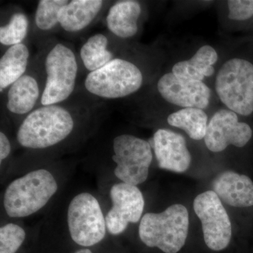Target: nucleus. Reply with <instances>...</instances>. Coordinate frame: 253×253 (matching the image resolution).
Wrapping results in <instances>:
<instances>
[{
  "label": "nucleus",
  "mask_w": 253,
  "mask_h": 253,
  "mask_svg": "<svg viewBox=\"0 0 253 253\" xmlns=\"http://www.w3.org/2000/svg\"><path fill=\"white\" fill-rule=\"evenodd\" d=\"M156 88L166 102L181 109H206L212 95L211 89L204 82L183 81L172 72L163 74L158 80Z\"/></svg>",
  "instance_id": "13"
},
{
  "label": "nucleus",
  "mask_w": 253,
  "mask_h": 253,
  "mask_svg": "<svg viewBox=\"0 0 253 253\" xmlns=\"http://www.w3.org/2000/svg\"><path fill=\"white\" fill-rule=\"evenodd\" d=\"M194 210L202 224L205 243L210 249H225L232 236L229 214L217 195L206 191L198 195L194 201Z\"/></svg>",
  "instance_id": "9"
},
{
  "label": "nucleus",
  "mask_w": 253,
  "mask_h": 253,
  "mask_svg": "<svg viewBox=\"0 0 253 253\" xmlns=\"http://www.w3.org/2000/svg\"><path fill=\"white\" fill-rule=\"evenodd\" d=\"M253 136L251 125L240 121L237 113L225 108L218 110L210 120L204 141L210 151L219 153L229 146L244 148Z\"/></svg>",
  "instance_id": "11"
},
{
  "label": "nucleus",
  "mask_w": 253,
  "mask_h": 253,
  "mask_svg": "<svg viewBox=\"0 0 253 253\" xmlns=\"http://www.w3.org/2000/svg\"><path fill=\"white\" fill-rule=\"evenodd\" d=\"M187 209L174 204L160 213H146L141 218L139 236L143 244L165 253H177L184 247L189 233Z\"/></svg>",
  "instance_id": "4"
},
{
  "label": "nucleus",
  "mask_w": 253,
  "mask_h": 253,
  "mask_svg": "<svg viewBox=\"0 0 253 253\" xmlns=\"http://www.w3.org/2000/svg\"><path fill=\"white\" fill-rule=\"evenodd\" d=\"M30 21L27 15L21 11H15L9 21L0 26V43L9 46L21 44L28 36Z\"/></svg>",
  "instance_id": "22"
},
{
  "label": "nucleus",
  "mask_w": 253,
  "mask_h": 253,
  "mask_svg": "<svg viewBox=\"0 0 253 253\" xmlns=\"http://www.w3.org/2000/svg\"><path fill=\"white\" fill-rule=\"evenodd\" d=\"M74 253H92V252H91V250L88 249H82L78 250V251Z\"/></svg>",
  "instance_id": "27"
},
{
  "label": "nucleus",
  "mask_w": 253,
  "mask_h": 253,
  "mask_svg": "<svg viewBox=\"0 0 253 253\" xmlns=\"http://www.w3.org/2000/svg\"><path fill=\"white\" fill-rule=\"evenodd\" d=\"M57 181L46 169L31 171L7 186L3 197L5 212L10 217H27L41 211L58 191Z\"/></svg>",
  "instance_id": "3"
},
{
  "label": "nucleus",
  "mask_w": 253,
  "mask_h": 253,
  "mask_svg": "<svg viewBox=\"0 0 253 253\" xmlns=\"http://www.w3.org/2000/svg\"><path fill=\"white\" fill-rule=\"evenodd\" d=\"M112 207L106 214L107 230L117 236L126 230L130 223H137L142 218L144 196L136 186L120 182L110 190Z\"/></svg>",
  "instance_id": "12"
},
{
  "label": "nucleus",
  "mask_w": 253,
  "mask_h": 253,
  "mask_svg": "<svg viewBox=\"0 0 253 253\" xmlns=\"http://www.w3.org/2000/svg\"><path fill=\"white\" fill-rule=\"evenodd\" d=\"M153 147L161 169L177 173L189 169L191 156L181 134L166 128L158 129L153 137Z\"/></svg>",
  "instance_id": "14"
},
{
  "label": "nucleus",
  "mask_w": 253,
  "mask_h": 253,
  "mask_svg": "<svg viewBox=\"0 0 253 253\" xmlns=\"http://www.w3.org/2000/svg\"><path fill=\"white\" fill-rule=\"evenodd\" d=\"M144 83V73L137 64L125 58L116 57L104 67L88 73L84 86L95 97L118 99L137 92Z\"/></svg>",
  "instance_id": "6"
},
{
  "label": "nucleus",
  "mask_w": 253,
  "mask_h": 253,
  "mask_svg": "<svg viewBox=\"0 0 253 253\" xmlns=\"http://www.w3.org/2000/svg\"><path fill=\"white\" fill-rule=\"evenodd\" d=\"M214 89L226 109L242 117H253V37L242 42L221 65Z\"/></svg>",
  "instance_id": "2"
},
{
  "label": "nucleus",
  "mask_w": 253,
  "mask_h": 253,
  "mask_svg": "<svg viewBox=\"0 0 253 253\" xmlns=\"http://www.w3.org/2000/svg\"><path fill=\"white\" fill-rule=\"evenodd\" d=\"M80 109L62 104L40 106L23 118L16 139L25 149H51L62 144L77 129Z\"/></svg>",
  "instance_id": "1"
},
{
  "label": "nucleus",
  "mask_w": 253,
  "mask_h": 253,
  "mask_svg": "<svg viewBox=\"0 0 253 253\" xmlns=\"http://www.w3.org/2000/svg\"><path fill=\"white\" fill-rule=\"evenodd\" d=\"M68 0H41L35 13V26L43 33L53 31L60 26L59 12Z\"/></svg>",
  "instance_id": "23"
},
{
  "label": "nucleus",
  "mask_w": 253,
  "mask_h": 253,
  "mask_svg": "<svg viewBox=\"0 0 253 253\" xmlns=\"http://www.w3.org/2000/svg\"><path fill=\"white\" fill-rule=\"evenodd\" d=\"M103 0H71L59 12L60 27L69 33L84 31L92 24L104 9Z\"/></svg>",
  "instance_id": "17"
},
{
  "label": "nucleus",
  "mask_w": 253,
  "mask_h": 253,
  "mask_svg": "<svg viewBox=\"0 0 253 253\" xmlns=\"http://www.w3.org/2000/svg\"><path fill=\"white\" fill-rule=\"evenodd\" d=\"M114 174L121 182L137 186L147 179L153 161L152 148L147 141L129 134L113 139Z\"/></svg>",
  "instance_id": "8"
},
{
  "label": "nucleus",
  "mask_w": 253,
  "mask_h": 253,
  "mask_svg": "<svg viewBox=\"0 0 253 253\" xmlns=\"http://www.w3.org/2000/svg\"><path fill=\"white\" fill-rule=\"evenodd\" d=\"M212 190L223 202L235 208L253 206V181L249 176L225 171L212 181Z\"/></svg>",
  "instance_id": "15"
},
{
  "label": "nucleus",
  "mask_w": 253,
  "mask_h": 253,
  "mask_svg": "<svg viewBox=\"0 0 253 253\" xmlns=\"http://www.w3.org/2000/svg\"><path fill=\"white\" fill-rule=\"evenodd\" d=\"M218 54L212 46H201L190 59L176 62L172 68L175 77L183 81L203 82L214 75Z\"/></svg>",
  "instance_id": "18"
},
{
  "label": "nucleus",
  "mask_w": 253,
  "mask_h": 253,
  "mask_svg": "<svg viewBox=\"0 0 253 253\" xmlns=\"http://www.w3.org/2000/svg\"><path fill=\"white\" fill-rule=\"evenodd\" d=\"M26 233L21 226L8 223L0 228V253H16L22 246Z\"/></svg>",
  "instance_id": "24"
},
{
  "label": "nucleus",
  "mask_w": 253,
  "mask_h": 253,
  "mask_svg": "<svg viewBox=\"0 0 253 253\" xmlns=\"http://www.w3.org/2000/svg\"><path fill=\"white\" fill-rule=\"evenodd\" d=\"M11 151V143L4 131L0 132V161L1 163L9 157Z\"/></svg>",
  "instance_id": "26"
},
{
  "label": "nucleus",
  "mask_w": 253,
  "mask_h": 253,
  "mask_svg": "<svg viewBox=\"0 0 253 253\" xmlns=\"http://www.w3.org/2000/svg\"><path fill=\"white\" fill-rule=\"evenodd\" d=\"M251 28H253V23L252 26H251Z\"/></svg>",
  "instance_id": "28"
},
{
  "label": "nucleus",
  "mask_w": 253,
  "mask_h": 253,
  "mask_svg": "<svg viewBox=\"0 0 253 253\" xmlns=\"http://www.w3.org/2000/svg\"><path fill=\"white\" fill-rule=\"evenodd\" d=\"M67 221L71 239L83 247L99 244L106 236V218L99 201L89 193H81L71 200Z\"/></svg>",
  "instance_id": "7"
},
{
  "label": "nucleus",
  "mask_w": 253,
  "mask_h": 253,
  "mask_svg": "<svg viewBox=\"0 0 253 253\" xmlns=\"http://www.w3.org/2000/svg\"><path fill=\"white\" fill-rule=\"evenodd\" d=\"M31 52L26 43L9 46L0 59V91L1 94L27 72Z\"/></svg>",
  "instance_id": "19"
},
{
  "label": "nucleus",
  "mask_w": 253,
  "mask_h": 253,
  "mask_svg": "<svg viewBox=\"0 0 253 253\" xmlns=\"http://www.w3.org/2000/svg\"><path fill=\"white\" fill-rule=\"evenodd\" d=\"M42 53L46 78L40 106L62 104L76 89L79 71L77 56L62 42L52 43Z\"/></svg>",
  "instance_id": "5"
},
{
  "label": "nucleus",
  "mask_w": 253,
  "mask_h": 253,
  "mask_svg": "<svg viewBox=\"0 0 253 253\" xmlns=\"http://www.w3.org/2000/svg\"><path fill=\"white\" fill-rule=\"evenodd\" d=\"M42 54V59L33 60L27 72L7 89L6 108L12 116L26 118L41 104L46 78Z\"/></svg>",
  "instance_id": "10"
},
{
  "label": "nucleus",
  "mask_w": 253,
  "mask_h": 253,
  "mask_svg": "<svg viewBox=\"0 0 253 253\" xmlns=\"http://www.w3.org/2000/svg\"><path fill=\"white\" fill-rule=\"evenodd\" d=\"M142 7L139 1L121 0L111 5L106 17V25L112 36L122 40L131 39L139 32Z\"/></svg>",
  "instance_id": "16"
},
{
  "label": "nucleus",
  "mask_w": 253,
  "mask_h": 253,
  "mask_svg": "<svg viewBox=\"0 0 253 253\" xmlns=\"http://www.w3.org/2000/svg\"><path fill=\"white\" fill-rule=\"evenodd\" d=\"M80 57L83 66L91 73L104 67L116 58V55L111 49L109 36L99 33L89 37L82 45Z\"/></svg>",
  "instance_id": "20"
},
{
  "label": "nucleus",
  "mask_w": 253,
  "mask_h": 253,
  "mask_svg": "<svg viewBox=\"0 0 253 253\" xmlns=\"http://www.w3.org/2000/svg\"><path fill=\"white\" fill-rule=\"evenodd\" d=\"M169 126L182 129L194 140L204 139L208 126V116L204 110L198 108H184L168 116Z\"/></svg>",
  "instance_id": "21"
},
{
  "label": "nucleus",
  "mask_w": 253,
  "mask_h": 253,
  "mask_svg": "<svg viewBox=\"0 0 253 253\" xmlns=\"http://www.w3.org/2000/svg\"><path fill=\"white\" fill-rule=\"evenodd\" d=\"M227 8L229 19L251 28L253 23V0H231L227 1Z\"/></svg>",
  "instance_id": "25"
}]
</instances>
